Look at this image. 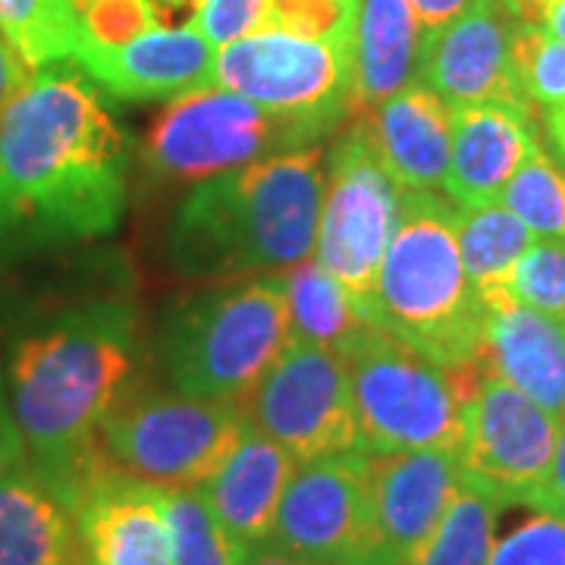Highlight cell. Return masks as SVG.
I'll list each match as a JSON object with an SVG mask.
<instances>
[{"label": "cell", "mask_w": 565, "mask_h": 565, "mask_svg": "<svg viewBox=\"0 0 565 565\" xmlns=\"http://www.w3.org/2000/svg\"><path fill=\"white\" fill-rule=\"evenodd\" d=\"M270 0H199L192 25L217 51L267 25Z\"/></svg>", "instance_id": "cell-35"}, {"label": "cell", "mask_w": 565, "mask_h": 565, "mask_svg": "<svg viewBox=\"0 0 565 565\" xmlns=\"http://www.w3.org/2000/svg\"><path fill=\"white\" fill-rule=\"evenodd\" d=\"M541 29L550 32L553 39L565 41V0H550V3H546Z\"/></svg>", "instance_id": "cell-42"}, {"label": "cell", "mask_w": 565, "mask_h": 565, "mask_svg": "<svg viewBox=\"0 0 565 565\" xmlns=\"http://www.w3.org/2000/svg\"><path fill=\"white\" fill-rule=\"evenodd\" d=\"M503 509L493 497L462 481L444 519L405 565H487Z\"/></svg>", "instance_id": "cell-26"}, {"label": "cell", "mask_w": 565, "mask_h": 565, "mask_svg": "<svg viewBox=\"0 0 565 565\" xmlns=\"http://www.w3.org/2000/svg\"><path fill=\"white\" fill-rule=\"evenodd\" d=\"M243 565H321V563H311V559H305V556L286 553V550H277V546H270V544H255V546H248Z\"/></svg>", "instance_id": "cell-40"}, {"label": "cell", "mask_w": 565, "mask_h": 565, "mask_svg": "<svg viewBox=\"0 0 565 565\" xmlns=\"http://www.w3.org/2000/svg\"><path fill=\"white\" fill-rule=\"evenodd\" d=\"M280 277L292 343L343 352L364 327H371L355 311V305L345 296L343 286L333 280L318 262L296 264Z\"/></svg>", "instance_id": "cell-24"}, {"label": "cell", "mask_w": 565, "mask_h": 565, "mask_svg": "<svg viewBox=\"0 0 565 565\" xmlns=\"http://www.w3.org/2000/svg\"><path fill=\"white\" fill-rule=\"evenodd\" d=\"M267 25L289 29L308 39L352 44L355 0H270Z\"/></svg>", "instance_id": "cell-33"}, {"label": "cell", "mask_w": 565, "mask_h": 565, "mask_svg": "<svg viewBox=\"0 0 565 565\" xmlns=\"http://www.w3.org/2000/svg\"><path fill=\"white\" fill-rule=\"evenodd\" d=\"M82 563L70 505L29 462L0 475V565Z\"/></svg>", "instance_id": "cell-23"}, {"label": "cell", "mask_w": 565, "mask_h": 565, "mask_svg": "<svg viewBox=\"0 0 565 565\" xmlns=\"http://www.w3.org/2000/svg\"><path fill=\"white\" fill-rule=\"evenodd\" d=\"M546 3H550V0H503L509 17L515 22H525V25H541Z\"/></svg>", "instance_id": "cell-41"}, {"label": "cell", "mask_w": 565, "mask_h": 565, "mask_svg": "<svg viewBox=\"0 0 565 565\" xmlns=\"http://www.w3.org/2000/svg\"><path fill=\"white\" fill-rule=\"evenodd\" d=\"M0 32L32 70L73 63L85 39L73 0H0Z\"/></svg>", "instance_id": "cell-27"}, {"label": "cell", "mask_w": 565, "mask_h": 565, "mask_svg": "<svg viewBox=\"0 0 565 565\" xmlns=\"http://www.w3.org/2000/svg\"><path fill=\"white\" fill-rule=\"evenodd\" d=\"M512 29L515 20L509 17L503 0L471 3L462 17L424 32L418 79L452 107L509 104L519 110H534L512 76Z\"/></svg>", "instance_id": "cell-15"}, {"label": "cell", "mask_w": 565, "mask_h": 565, "mask_svg": "<svg viewBox=\"0 0 565 565\" xmlns=\"http://www.w3.org/2000/svg\"><path fill=\"white\" fill-rule=\"evenodd\" d=\"M136 345L132 305L98 299L41 323L10 352L7 393L25 462L66 505L114 471L98 430L136 367Z\"/></svg>", "instance_id": "cell-2"}, {"label": "cell", "mask_w": 565, "mask_h": 565, "mask_svg": "<svg viewBox=\"0 0 565 565\" xmlns=\"http://www.w3.org/2000/svg\"><path fill=\"white\" fill-rule=\"evenodd\" d=\"M500 296L565 321V239H534L527 245L505 277Z\"/></svg>", "instance_id": "cell-31"}, {"label": "cell", "mask_w": 565, "mask_h": 565, "mask_svg": "<svg viewBox=\"0 0 565 565\" xmlns=\"http://www.w3.org/2000/svg\"><path fill=\"white\" fill-rule=\"evenodd\" d=\"M248 430L236 403L182 393L117 399L98 430V449L114 471L158 487H199Z\"/></svg>", "instance_id": "cell-8"}, {"label": "cell", "mask_w": 565, "mask_h": 565, "mask_svg": "<svg viewBox=\"0 0 565 565\" xmlns=\"http://www.w3.org/2000/svg\"><path fill=\"white\" fill-rule=\"evenodd\" d=\"M236 405L248 427L280 444L296 462L362 449L343 355L321 345H286Z\"/></svg>", "instance_id": "cell-10"}, {"label": "cell", "mask_w": 565, "mask_h": 565, "mask_svg": "<svg viewBox=\"0 0 565 565\" xmlns=\"http://www.w3.org/2000/svg\"><path fill=\"white\" fill-rule=\"evenodd\" d=\"M129 141L76 63L32 73L0 114V255L120 226Z\"/></svg>", "instance_id": "cell-1"}, {"label": "cell", "mask_w": 565, "mask_h": 565, "mask_svg": "<svg viewBox=\"0 0 565 565\" xmlns=\"http://www.w3.org/2000/svg\"><path fill=\"white\" fill-rule=\"evenodd\" d=\"M214 85L286 120L305 145L337 132L352 98V44L264 25L217 51Z\"/></svg>", "instance_id": "cell-7"}, {"label": "cell", "mask_w": 565, "mask_h": 565, "mask_svg": "<svg viewBox=\"0 0 565 565\" xmlns=\"http://www.w3.org/2000/svg\"><path fill=\"white\" fill-rule=\"evenodd\" d=\"M85 565H173L163 490L110 471L70 505Z\"/></svg>", "instance_id": "cell-17"}, {"label": "cell", "mask_w": 565, "mask_h": 565, "mask_svg": "<svg viewBox=\"0 0 565 565\" xmlns=\"http://www.w3.org/2000/svg\"><path fill=\"white\" fill-rule=\"evenodd\" d=\"M546 129H550V139L556 145L559 158L565 161V107H556L546 114Z\"/></svg>", "instance_id": "cell-43"}, {"label": "cell", "mask_w": 565, "mask_h": 565, "mask_svg": "<svg viewBox=\"0 0 565 565\" xmlns=\"http://www.w3.org/2000/svg\"><path fill=\"white\" fill-rule=\"evenodd\" d=\"M556 437V415L484 371L465 403L456 465L465 484L478 487L505 509L534 505L544 490Z\"/></svg>", "instance_id": "cell-12"}, {"label": "cell", "mask_w": 565, "mask_h": 565, "mask_svg": "<svg viewBox=\"0 0 565 565\" xmlns=\"http://www.w3.org/2000/svg\"><path fill=\"white\" fill-rule=\"evenodd\" d=\"M323 151L302 148L199 182L173 217L170 258L185 277H243L311 258Z\"/></svg>", "instance_id": "cell-3"}, {"label": "cell", "mask_w": 565, "mask_h": 565, "mask_svg": "<svg viewBox=\"0 0 565 565\" xmlns=\"http://www.w3.org/2000/svg\"><path fill=\"white\" fill-rule=\"evenodd\" d=\"M217 47L189 25H158L120 44L82 39L73 63L122 102H177L214 85Z\"/></svg>", "instance_id": "cell-16"}, {"label": "cell", "mask_w": 565, "mask_h": 565, "mask_svg": "<svg viewBox=\"0 0 565 565\" xmlns=\"http://www.w3.org/2000/svg\"><path fill=\"white\" fill-rule=\"evenodd\" d=\"M541 148L531 110L509 104L452 107V151L444 189L456 207L500 202V192L525 158Z\"/></svg>", "instance_id": "cell-19"}, {"label": "cell", "mask_w": 565, "mask_h": 565, "mask_svg": "<svg viewBox=\"0 0 565 565\" xmlns=\"http://www.w3.org/2000/svg\"><path fill=\"white\" fill-rule=\"evenodd\" d=\"M264 544L321 565H364L367 559L364 449H349V452L296 465Z\"/></svg>", "instance_id": "cell-13"}, {"label": "cell", "mask_w": 565, "mask_h": 565, "mask_svg": "<svg viewBox=\"0 0 565 565\" xmlns=\"http://www.w3.org/2000/svg\"><path fill=\"white\" fill-rule=\"evenodd\" d=\"M399 207L403 189L386 173L362 122L355 120L323 161L315 262L343 286L367 323L386 245L399 223Z\"/></svg>", "instance_id": "cell-9"}, {"label": "cell", "mask_w": 565, "mask_h": 565, "mask_svg": "<svg viewBox=\"0 0 565 565\" xmlns=\"http://www.w3.org/2000/svg\"><path fill=\"white\" fill-rule=\"evenodd\" d=\"M484 308L478 364L563 422L565 321L503 296L484 302Z\"/></svg>", "instance_id": "cell-18"}, {"label": "cell", "mask_w": 565, "mask_h": 565, "mask_svg": "<svg viewBox=\"0 0 565 565\" xmlns=\"http://www.w3.org/2000/svg\"><path fill=\"white\" fill-rule=\"evenodd\" d=\"M289 343L280 274L192 296L161 330L170 381L182 396L211 403H239Z\"/></svg>", "instance_id": "cell-5"}, {"label": "cell", "mask_w": 565, "mask_h": 565, "mask_svg": "<svg viewBox=\"0 0 565 565\" xmlns=\"http://www.w3.org/2000/svg\"><path fill=\"white\" fill-rule=\"evenodd\" d=\"M73 565H82V563H73Z\"/></svg>", "instance_id": "cell-44"}, {"label": "cell", "mask_w": 565, "mask_h": 565, "mask_svg": "<svg viewBox=\"0 0 565 565\" xmlns=\"http://www.w3.org/2000/svg\"><path fill=\"white\" fill-rule=\"evenodd\" d=\"M527 515L493 541L487 565H565V512L525 505Z\"/></svg>", "instance_id": "cell-32"}, {"label": "cell", "mask_w": 565, "mask_h": 565, "mask_svg": "<svg viewBox=\"0 0 565 565\" xmlns=\"http://www.w3.org/2000/svg\"><path fill=\"white\" fill-rule=\"evenodd\" d=\"M456 243L462 255L468 282L481 296V302L500 296L505 277L534 243L531 230L503 204L456 207Z\"/></svg>", "instance_id": "cell-25"}, {"label": "cell", "mask_w": 565, "mask_h": 565, "mask_svg": "<svg viewBox=\"0 0 565 565\" xmlns=\"http://www.w3.org/2000/svg\"><path fill=\"white\" fill-rule=\"evenodd\" d=\"M76 10L85 39L98 44H120L161 25L148 0H82Z\"/></svg>", "instance_id": "cell-34"}, {"label": "cell", "mask_w": 565, "mask_h": 565, "mask_svg": "<svg viewBox=\"0 0 565 565\" xmlns=\"http://www.w3.org/2000/svg\"><path fill=\"white\" fill-rule=\"evenodd\" d=\"M367 481V559L364 565H405L444 519L462 475L452 452L364 449Z\"/></svg>", "instance_id": "cell-14"}, {"label": "cell", "mask_w": 565, "mask_h": 565, "mask_svg": "<svg viewBox=\"0 0 565 565\" xmlns=\"http://www.w3.org/2000/svg\"><path fill=\"white\" fill-rule=\"evenodd\" d=\"M296 465L280 444L248 427L199 493L239 544H264Z\"/></svg>", "instance_id": "cell-21"}, {"label": "cell", "mask_w": 565, "mask_h": 565, "mask_svg": "<svg viewBox=\"0 0 565 565\" xmlns=\"http://www.w3.org/2000/svg\"><path fill=\"white\" fill-rule=\"evenodd\" d=\"M408 3H412L424 32H434V29L456 20V17H462L465 10L471 3H478V0H408Z\"/></svg>", "instance_id": "cell-39"}, {"label": "cell", "mask_w": 565, "mask_h": 565, "mask_svg": "<svg viewBox=\"0 0 565 565\" xmlns=\"http://www.w3.org/2000/svg\"><path fill=\"white\" fill-rule=\"evenodd\" d=\"M364 136L403 192L444 185L452 151V104L427 85H408L362 117Z\"/></svg>", "instance_id": "cell-20"}, {"label": "cell", "mask_w": 565, "mask_h": 565, "mask_svg": "<svg viewBox=\"0 0 565 565\" xmlns=\"http://www.w3.org/2000/svg\"><path fill=\"white\" fill-rule=\"evenodd\" d=\"M32 73H35V70H32L20 51L13 47V41L0 32V114H3V110L10 107V102L25 88V82L32 79Z\"/></svg>", "instance_id": "cell-36"}, {"label": "cell", "mask_w": 565, "mask_h": 565, "mask_svg": "<svg viewBox=\"0 0 565 565\" xmlns=\"http://www.w3.org/2000/svg\"><path fill=\"white\" fill-rule=\"evenodd\" d=\"M424 29L408 0H355L352 98L355 114L415 85Z\"/></svg>", "instance_id": "cell-22"}, {"label": "cell", "mask_w": 565, "mask_h": 565, "mask_svg": "<svg viewBox=\"0 0 565 565\" xmlns=\"http://www.w3.org/2000/svg\"><path fill=\"white\" fill-rule=\"evenodd\" d=\"M25 462V444H22L20 427L10 408V393L0 377V475Z\"/></svg>", "instance_id": "cell-37"}, {"label": "cell", "mask_w": 565, "mask_h": 565, "mask_svg": "<svg viewBox=\"0 0 565 565\" xmlns=\"http://www.w3.org/2000/svg\"><path fill=\"white\" fill-rule=\"evenodd\" d=\"M484 311L456 243V204L437 192H403L371 323L444 367H462L478 364Z\"/></svg>", "instance_id": "cell-4"}, {"label": "cell", "mask_w": 565, "mask_h": 565, "mask_svg": "<svg viewBox=\"0 0 565 565\" xmlns=\"http://www.w3.org/2000/svg\"><path fill=\"white\" fill-rule=\"evenodd\" d=\"M500 204L531 230L534 239H565V170L534 148L500 192Z\"/></svg>", "instance_id": "cell-29"}, {"label": "cell", "mask_w": 565, "mask_h": 565, "mask_svg": "<svg viewBox=\"0 0 565 565\" xmlns=\"http://www.w3.org/2000/svg\"><path fill=\"white\" fill-rule=\"evenodd\" d=\"M534 505H553L565 512V418L559 422V437H556V449H553V462L546 471L544 490Z\"/></svg>", "instance_id": "cell-38"}, {"label": "cell", "mask_w": 565, "mask_h": 565, "mask_svg": "<svg viewBox=\"0 0 565 565\" xmlns=\"http://www.w3.org/2000/svg\"><path fill=\"white\" fill-rule=\"evenodd\" d=\"M509 63L519 92L531 107L546 114L565 107V41L553 39L541 25L515 22L509 39Z\"/></svg>", "instance_id": "cell-30"}, {"label": "cell", "mask_w": 565, "mask_h": 565, "mask_svg": "<svg viewBox=\"0 0 565 565\" xmlns=\"http://www.w3.org/2000/svg\"><path fill=\"white\" fill-rule=\"evenodd\" d=\"M311 148L280 117L217 85L182 95L148 136V163L173 180H211L245 163Z\"/></svg>", "instance_id": "cell-11"}, {"label": "cell", "mask_w": 565, "mask_h": 565, "mask_svg": "<svg viewBox=\"0 0 565 565\" xmlns=\"http://www.w3.org/2000/svg\"><path fill=\"white\" fill-rule=\"evenodd\" d=\"M340 355L349 371L362 449H440L456 456L465 403L484 374L481 364L444 367L374 323Z\"/></svg>", "instance_id": "cell-6"}, {"label": "cell", "mask_w": 565, "mask_h": 565, "mask_svg": "<svg viewBox=\"0 0 565 565\" xmlns=\"http://www.w3.org/2000/svg\"><path fill=\"white\" fill-rule=\"evenodd\" d=\"M170 522L173 565H243L248 546L239 544L204 503L199 487H161Z\"/></svg>", "instance_id": "cell-28"}]
</instances>
